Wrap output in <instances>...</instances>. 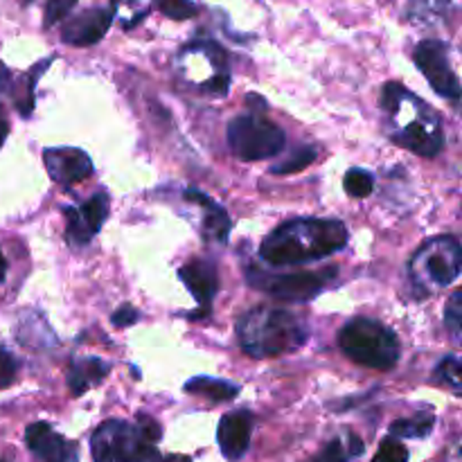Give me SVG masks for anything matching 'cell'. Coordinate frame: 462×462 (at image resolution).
I'll return each mask as SVG.
<instances>
[{
	"label": "cell",
	"mask_w": 462,
	"mask_h": 462,
	"mask_svg": "<svg viewBox=\"0 0 462 462\" xmlns=\"http://www.w3.org/2000/svg\"><path fill=\"white\" fill-rule=\"evenodd\" d=\"M338 346L355 364L373 370H391L400 361L395 332L373 319H352L338 334Z\"/></svg>",
	"instance_id": "8992f818"
},
{
	"label": "cell",
	"mask_w": 462,
	"mask_h": 462,
	"mask_svg": "<svg viewBox=\"0 0 462 462\" xmlns=\"http://www.w3.org/2000/svg\"><path fill=\"white\" fill-rule=\"evenodd\" d=\"M228 149L242 161H262V158L278 156L284 149L287 135L266 117L248 113L237 116L226 129Z\"/></svg>",
	"instance_id": "52a82bcc"
},
{
	"label": "cell",
	"mask_w": 462,
	"mask_h": 462,
	"mask_svg": "<svg viewBox=\"0 0 462 462\" xmlns=\"http://www.w3.org/2000/svg\"><path fill=\"white\" fill-rule=\"evenodd\" d=\"M314 161H316V149L314 147H300V149H296V152H293L287 161L280 162V165H275L271 171H273V174H282V176L296 174V171H302L305 167H310Z\"/></svg>",
	"instance_id": "7402d4cb"
},
{
	"label": "cell",
	"mask_w": 462,
	"mask_h": 462,
	"mask_svg": "<svg viewBox=\"0 0 462 462\" xmlns=\"http://www.w3.org/2000/svg\"><path fill=\"white\" fill-rule=\"evenodd\" d=\"M16 359L5 347H0V388L12 386L14 379H16Z\"/></svg>",
	"instance_id": "f1b7e54d"
},
{
	"label": "cell",
	"mask_w": 462,
	"mask_h": 462,
	"mask_svg": "<svg viewBox=\"0 0 462 462\" xmlns=\"http://www.w3.org/2000/svg\"><path fill=\"white\" fill-rule=\"evenodd\" d=\"M5 278H7V260H5V255L0 253V282H3Z\"/></svg>",
	"instance_id": "836d02e7"
},
{
	"label": "cell",
	"mask_w": 462,
	"mask_h": 462,
	"mask_svg": "<svg viewBox=\"0 0 462 462\" xmlns=\"http://www.w3.org/2000/svg\"><path fill=\"white\" fill-rule=\"evenodd\" d=\"M433 427H436V415L431 411H420L418 415L406 420H397L391 424L393 438H411V440H424L431 436Z\"/></svg>",
	"instance_id": "ffe728a7"
},
{
	"label": "cell",
	"mask_w": 462,
	"mask_h": 462,
	"mask_svg": "<svg viewBox=\"0 0 462 462\" xmlns=\"http://www.w3.org/2000/svg\"><path fill=\"white\" fill-rule=\"evenodd\" d=\"M138 316L140 314L134 310V307L125 305L113 314V325H116V328H129V325H134L135 320H138Z\"/></svg>",
	"instance_id": "f546056e"
},
{
	"label": "cell",
	"mask_w": 462,
	"mask_h": 462,
	"mask_svg": "<svg viewBox=\"0 0 462 462\" xmlns=\"http://www.w3.org/2000/svg\"><path fill=\"white\" fill-rule=\"evenodd\" d=\"M438 374L445 383H449L451 391L456 395H460V359L456 355H449L442 359V364L438 365Z\"/></svg>",
	"instance_id": "4316f807"
},
{
	"label": "cell",
	"mask_w": 462,
	"mask_h": 462,
	"mask_svg": "<svg viewBox=\"0 0 462 462\" xmlns=\"http://www.w3.org/2000/svg\"><path fill=\"white\" fill-rule=\"evenodd\" d=\"M409 458H411L409 449H406V447L402 445L397 438L388 436L386 440L379 445V449H377V454H374L373 462H409Z\"/></svg>",
	"instance_id": "d4e9b609"
},
{
	"label": "cell",
	"mask_w": 462,
	"mask_h": 462,
	"mask_svg": "<svg viewBox=\"0 0 462 462\" xmlns=\"http://www.w3.org/2000/svg\"><path fill=\"white\" fill-rule=\"evenodd\" d=\"M185 393L189 395L206 397L210 402H230L239 395L237 383L224 382V379L215 377H194L185 383Z\"/></svg>",
	"instance_id": "d6986e66"
},
{
	"label": "cell",
	"mask_w": 462,
	"mask_h": 462,
	"mask_svg": "<svg viewBox=\"0 0 462 462\" xmlns=\"http://www.w3.org/2000/svg\"><path fill=\"white\" fill-rule=\"evenodd\" d=\"M113 18H116V5L111 7H93L86 12L70 16L63 23L61 41L75 48H88L97 41L104 39V34L111 27Z\"/></svg>",
	"instance_id": "7c38bea8"
},
{
	"label": "cell",
	"mask_w": 462,
	"mask_h": 462,
	"mask_svg": "<svg viewBox=\"0 0 462 462\" xmlns=\"http://www.w3.org/2000/svg\"><path fill=\"white\" fill-rule=\"evenodd\" d=\"M7 134H9L7 117H5V113L0 111V147H3V144H5V140H7Z\"/></svg>",
	"instance_id": "1f68e13d"
},
{
	"label": "cell",
	"mask_w": 462,
	"mask_h": 462,
	"mask_svg": "<svg viewBox=\"0 0 462 462\" xmlns=\"http://www.w3.org/2000/svg\"><path fill=\"white\" fill-rule=\"evenodd\" d=\"M158 462H192V458H188V456L176 454V456H165V458H162V456H161V460H158Z\"/></svg>",
	"instance_id": "d6a6232c"
},
{
	"label": "cell",
	"mask_w": 462,
	"mask_h": 462,
	"mask_svg": "<svg viewBox=\"0 0 462 462\" xmlns=\"http://www.w3.org/2000/svg\"><path fill=\"white\" fill-rule=\"evenodd\" d=\"M32 3H43V27H52L61 21L66 14H70V9L75 7L79 0H23V5Z\"/></svg>",
	"instance_id": "603a6c76"
},
{
	"label": "cell",
	"mask_w": 462,
	"mask_h": 462,
	"mask_svg": "<svg viewBox=\"0 0 462 462\" xmlns=\"http://www.w3.org/2000/svg\"><path fill=\"white\" fill-rule=\"evenodd\" d=\"M111 210V199L106 192H95L79 208H66V237L72 246H86L102 230Z\"/></svg>",
	"instance_id": "30bf717a"
},
{
	"label": "cell",
	"mask_w": 462,
	"mask_h": 462,
	"mask_svg": "<svg viewBox=\"0 0 462 462\" xmlns=\"http://www.w3.org/2000/svg\"><path fill=\"white\" fill-rule=\"evenodd\" d=\"M43 165L54 183L70 188L93 174V161L88 153L75 147H50L43 152Z\"/></svg>",
	"instance_id": "5bb4252c"
},
{
	"label": "cell",
	"mask_w": 462,
	"mask_h": 462,
	"mask_svg": "<svg viewBox=\"0 0 462 462\" xmlns=\"http://www.w3.org/2000/svg\"><path fill=\"white\" fill-rule=\"evenodd\" d=\"M180 282L188 287V291L197 298L199 311L189 314V319H208L212 314V300L217 296V289H219V275H217V266L212 262L201 260H189L188 264L179 269Z\"/></svg>",
	"instance_id": "8fae6325"
},
{
	"label": "cell",
	"mask_w": 462,
	"mask_h": 462,
	"mask_svg": "<svg viewBox=\"0 0 462 462\" xmlns=\"http://www.w3.org/2000/svg\"><path fill=\"white\" fill-rule=\"evenodd\" d=\"M185 199L192 203H197V206H201L203 210H206L203 212V217H206V221H203L206 237L212 239V242H219V244L228 242L230 228H233V221H230L228 212H226L219 203L212 201L208 194L199 192V189H185Z\"/></svg>",
	"instance_id": "2e32d148"
},
{
	"label": "cell",
	"mask_w": 462,
	"mask_h": 462,
	"mask_svg": "<svg viewBox=\"0 0 462 462\" xmlns=\"http://www.w3.org/2000/svg\"><path fill=\"white\" fill-rule=\"evenodd\" d=\"M9 81H12V75H9V70L5 68V63H0V95L9 88Z\"/></svg>",
	"instance_id": "4dcf8cb0"
},
{
	"label": "cell",
	"mask_w": 462,
	"mask_h": 462,
	"mask_svg": "<svg viewBox=\"0 0 462 462\" xmlns=\"http://www.w3.org/2000/svg\"><path fill=\"white\" fill-rule=\"evenodd\" d=\"M445 325L449 328L451 337H454L456 341H460V328H462V293L460 291H454L449 305H447Z\"/></svg>",
	"instance_id": "83f0119b"
},
{
	"label": "cell",
	"mask_w": 462,
	"mask_h": 462,
	"mask_svg": "<svg viewBox=\"0 0 462 462\" xmlns=\"http://www.w3.org/2000/svg\"><path fill=\"white\" fill-rule=\"evenodd\" d=\"M111 365L104 364V361L88 356V359H77L72 364L70 374H68V386H70L72 395H84L88 388L97 386L104 377L108 374Z\"/></svg>",
	"instance_id": "e0dca14e"
},
{
	"label": "cell",
	"mask_w": 462,
	"mask_h": 462,
	"mask_svg": "<svg viewBox=\"0 0 462 462\" xmlns=\"http://www.w3.org/2000/svg\"><path fill=\"white\" fill-rule=\"evenodd\" d=\"M161 436V424L149 415H138L135 422L106 420L90 438V454L95 462H158Z\"/></svg>",
	"instance_id": "277c9868"
},
{
	"label": "cell",
	"mask_w": 462,
	"mask_h": 462,
	"mask_svg": "<svg viewBox=\"0 0 462 462\" xmlns=\"http://www.w3.org/2000/svg\"><path fill=\"white\" fill-rule=\"evenodd\" d=\"M237 338L244 352L255 359L291 355L310 338L302 319L280 307H255L237 323Z\"/></svg>",
	"instance_id": "3957f363"
},
{
	"label": "cell",
	"mask_w": 462,
	"mask_h": 462,
	"mask_svg": "<svg viewBox=\"0 0 462 462\" xmlns=\"http://www.w3.org/2000/svg\"><path fill=\"white\" fill-rule=\"evenodd\" d=\"M248 284L257 291L269 293L271 298H278V300H291V302H307L314 300L319 293L325 291L332 278L337 275V271H319V273H264V271L255 269V266H248L244 271Z\"/></svg>",
	"instance_id": "ba28073f"
},
{
	"label": "cell",
	"mask_w": 462,
	"mask_h": 462,
	"mask_svg": "<svg viewBox=\"0 0 462 462\" xmlns=\"http://www.w3.org/2000/svg\"><path fill=\"white\" fill-rule=\"evenodd\" d=\"M347 237L338 219H291L262 242L260 257L271 266L305 264L346 248Z\"/></svg>",
	"instance_id": "6da1fadb"
},
{
	"label": "cell",
	"mask_w": 462,
	"mask_h": 462,
	"mask_svg": "<svg viewBox=\"0 0 462 462\" xmlns=\"http://www.w3.org/2000/svg\"><path fill=\"white\" fill-rule=\"evenodd\" d=\"M382 108L393 143L422 158H433L442 152L445 131L440 117L404 86L395 81L383 86Z\"/></svg>",
	"instance_id": "7a4b0ae2"
},
{
	"label": "cell",
	"mask_w": 462,
	"mask_h": 462,
	"mask_svg": "<svg viewBox=\"0 0 462 462\" xmlns=\"http://www.w3.org/2000/svg\"><path fill=\"white\" fill-rule=\"evenodd\" d=\"M253 429H255V415L246 409L233 411L221 418L219 429H217V442H219V449L226 460L237 462L246 456Z\"/></svg>",
	"instance_id": "9a60e30c"
},
{
	"label": "cell",
	"mask_w": 462,
	"mask_h": 462,
	"mask_svg": "<svg viewBox=\"0 0 462 462\" xmlns=\"http://www.w3.org/2000/svg\"><path fill=\"white\" fill-rule=\"evenodd\" d=\"M156 9L161 14H165L167 18H174V21H188V18L197 16L199 7L192 0H153Z\"/></svg>",
	"instance_id": "cb8c5ba5"
},
{
	"label": "cell",
	"mask_w": 462,
	"mask_h": 462,
	"mask_svg": "<svg viewBox=\"0 0 462 462\" xmlns=\"http://www.w3.org/2000/svg\"><path fill=\"white\" fill-rule=\"evenodd\" d=\"M462 269L460 242L451 235H440L418 248L409 262V278L418 296H433L458 280Z\"/></svg>",
	"instance_id": "5b68a950"
},
{
	"label": "cell",
	"mask_w": 462,
	"mask_h": 462,
	"mask_svg": "<svg viewBox=\"0 0 462 462\" xmlns=\"http://www.w3.org/2000/svg\"><path fill=\"white\" fill-rule=\"evenodd\" d=\"M25 445L41 462H79V447L54 431L48 422H34L25 429Z\"/></svg>",
	"instance_id": "4fadbf2b"
},
{
	"label": "cell",
	"mask_w": 462,
	"mask_h": 462,
	"mask_svg": "<svg viewBox=\"0 0 462 462\" xmlns=\"http://www.w3.org/2000/svg\"><path fill=\"white\" fill-rule=\"evenodd\" d=\"M0 462H5V460H0Z\"/></svg>",
	"instance_id": "e575fe53"
},
{
	"label": "cell",
	"mask_w": 462,
	"mask_h": 462,
	"mask_svg": "<svg viewBox=\"0 0 462 462\" xmlns=\"http://www.w3.org/2000/svg\"><path fill=\"white\" fill-rule=\"evenodd\" d=\"M364 451V440L359 436H355V433H346L343 438H334L332 442H328L320 454H316L314 458L307 462H352L355 458H359Z\"/></svg>",
	"instance_id": "ac0fdd59"
},
{
	"label": "cell",
	"mask_w": 462,
	"mask_h": 462,
	"mask_svg": "<svg viewBox=\"0 0 462 462\" xmlns=\"http://www.w3.org/2000/svg\"><path fill=\"white\" fill-rule=\"evenodd\" d=\"M343 188L350 197L365 199L374 189V176L365 170H350L343 179Z\"/></svg>",
	"instance_id": "44dd1931"
},
{
	"label": "cell",
	"mask_w": 462,
	"mask_h": 462,
	"mask_svg": "<svg viewBox=\"0 0 462 462\" xmlns=\"http://www.w3.org/2000/svg\"><path fill=\"white\" fill-rule=\"evenodd\" d=\"M447 5L449 0H411L409 16L422 18V21L431 16H442V12H447Z\"/></svg>",
	"instance_id": "484cf974"
},
{
	"label": "cell",
	"mask_w": 462,
	"mask_h": 462,
	"mask_svg": "<svg viewBox=\"0 0 462 462\" xmlns=\"http://www.w3.org/2000/svg\"><path fill=\"white\" fill-rule=\"evenodd\" d=\"M415 63H418L420 72L429 79L431 88L436 90L440 97L458 102L460 99V79L456 75L454 66L449 59V45L442 41L427 39L418 43L413 52Z\"/></svg>",
	"instance_id": "9c48e42d"
}]
</instances>
